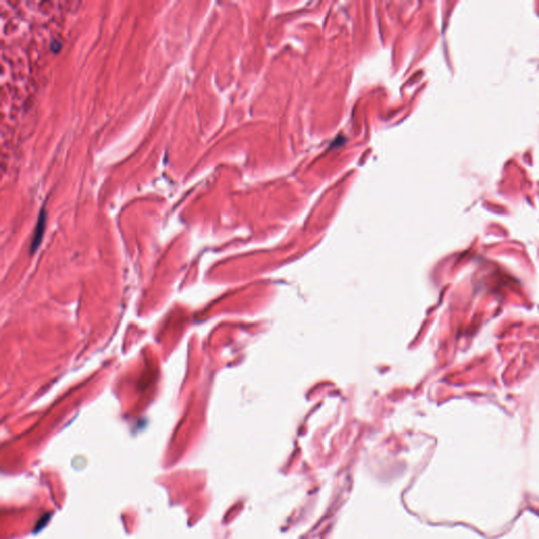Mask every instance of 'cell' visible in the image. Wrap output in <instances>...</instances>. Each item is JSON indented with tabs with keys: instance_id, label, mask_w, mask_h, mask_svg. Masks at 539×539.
Listing matches in <instances>:
<instances>
[{
	"instance_id": "obj_1",
	"label": "cell",
	"mask_w": 539,
	"mask_h": 539,
	"mask_svg": "<svg viewBox=\"0 0 539 539\" xmlns=\"http://www.w3.org/2000/svg\"><path fill=\"white\" fill-rule=\"evenodd\" d=\"M46 221H47V213H46V210H45V208H41L40 214H39V217H38V222H37V225H36V229H35L34 238H33V241H32V247H31L32 252H33V251H36L37 247H38L39 244H40L41 238H42V235H43V232H45Z\"/></svg>"
}]
</instances>
